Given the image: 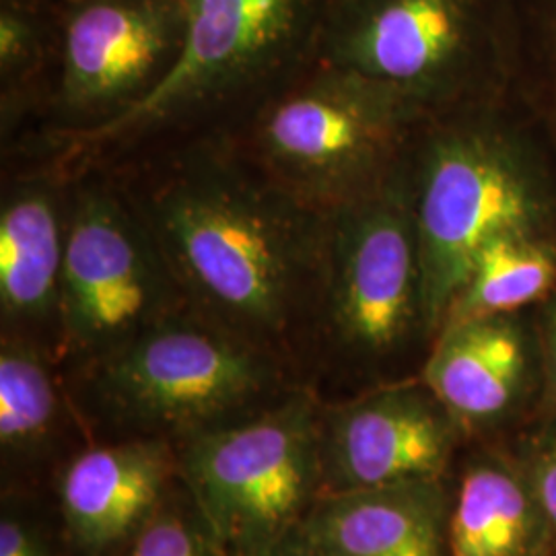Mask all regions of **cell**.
Wrapping results in <instances>:
<instances>
[{"label":"cell","mask_w":556,"mask_h":556,"mask_svg":"<svg viewBox=\"0 0 556 556\" xmlns=\"http://www.w3.org/2000/svg\"><path fill=\"white\" fill-rule=\"evenodd\" d=\"M516 91L556 144V0H517Z\"/></svg>","instance_id":"d6986e66"},{"label":"cell","mask_w":556,"mask_h":556,"mask_svg":"<svg viewBox=\"0 0 556 556\" xmlns=\"http://www.w3.org/2000/svg\"><path fill=\"white\" fill-rule=\"evenodd\" d=\"M556 542V417H536L507 438Z\"/></svg>","instance_id":"ffe728a7"},{"label":"cell","mask_w":556,"mask_h":556,"mask_svg":"<svg viewBox=\"0 0 556 556\" xmlns=\"http://www.w3.org/2000/svg\"><path fill=\"white\" fill-rule=\"evenodd\" d=\"M450 556H556L551 523L507 439L480 441L459 470Z\"/></svg>","instance_id":"5bb4252c"},{"label":"cell","mask_w":556,"mask_h":556,"mask_svg":"<svg viewBox=\"0 0 556 556\" xmlns=\"http://www.w3.org/2000/svg\"><path fill=\"white\" fill-rule=\"evenodd\" d=\"M538 334L544 353V374L546 388L542 410L538 417H556V289L534 307Z\"/></svg>","instance_id":"7402d4cb"},{"label":"cell","mask_w":556,"mask_h":556,"mask_svg":"<svg viewBox=\"0 0 556 556\" xmlns=\"http://www.w3.org/2000/svg\"><path fill=\"white\" fill-rule=\"evenodd\" d=\"M555 289L556 227L517 229L480 250L443 326L534 309Z\"/></svg>","instance_id":"e0dca14e"},{"label":"cell","mask_w":556,"mask_h":556,"mask_svg":"<svg viewBox=\"0 0 556 556\" xmlns=\"http://www.w3.org/2000/svg\"><path fill=\"white\" fill-rule=\"evenodd\" d=\"M254 556H326L319 553L318 548L301 534V530L295 528L289 534L277 540L275 544H270L268 548L260 551L258 555Z\"/></svg>","instance_id":"cb8c5ba5"},{"label":"cell","mask_w":556,"mask_h":556,"mask_svg":"<svg viewBox=\"0 0 556 556\" xmlns=\"http://www.w3.org/2000/svg\"><path fill=\"white\" fill-rule=\"evenodd\" d=\"M184 38L181 0H59L62 105L116 118L167 77Z\"/></svg>","instance_id":"30bf717a"},{"label":"cell","mask_w":556,"mask_h":556,"mask_svg":"<svg viewBox=\"0 0 556 556\" xmlns=\"http://www.w3.org/2000/svg\"><path fill=\"white\" fill-rule=\"evenodd\" d=\"M66 223L43 186H23L0 213V303L9 316L40 318L60 301Z\"/></svg>","instance_id":"2e32d148"},{"label":"cell","mask_w":556,"mask_h":556,"mask_svg":"<svg viewBox=\"0 0 556 556\" xmlns=\"http://www.w3.org/2000/svg\"><path fill=\"white\" fill-rule=\"evenodd\" d=\"M418 378L464 438H511L540 415L546 388L534 309L441 326Z\"/></svg>","instance_id":"8fae6325"},{"label":"cell","mask_w":556,"mask_h":556,"mask_svg":"<svg viewBox=\"0 0 556 556\" xmlns=\"http://www.w3.org/2000/svg\"><path fill=\"white\" fill-rule=\"evenodd\" d=\"M186 38L174 68L137 105L80 132L98 144L137 135L200 103L316 60L326 0H181Z\"/></svg>","instance_id":"52a82bcc"},{"label":"cell","mask_w":556,"mask_h":556,"mask_svg":"<svg viewBox=\"0 0 556 556\" xmlns=\"http://www.w3.org/2000/svg\"><path fill=\"white\" fill-rule=\"evenodd\" d=\"M268 365L238 337L184 319H160L108 355L105 396L130 417L192 427L260 396Z\"/></svg>","instance_id":"9c48e42d"},{"label":"cell","mask_w":556,"mask_h":556,"mask_svg":"<svg viewBox=\"0 0 556 556\" xmlns=\"http://www.w3.org/2000/svg\"><path fill=\"white\" fill-rule=\"evenodd\" d=\"M66 223L59 309L68 338L108 355L155 319L176 282L142 215L101 188L80 194Z\"/></svg>","instance_id":"ba28073f"},{"label":"cell","mask_w":556,"mask_h":556,"mask_svg":"<svg viewBox=\"0 0 556 556\" xmlns=\"http://www.w3.org/2000/svg\"><path fill=\"white\" fill-rule=\"evenodd\" d=\"M321 438L305 396L200 433L184 454V477L215 538L254 556L295 530L321 478Z\"/></svg>","instance_id":"8992f818"},{"label":"cell","mask_w":556,"mask_h":556,"mask_svg":"<svg viewBox=\"0 0 556 556\" xmlns=\"http://www.w3.org/2000/svg\"><path fill=\"white\" fill-rule=\"evenodd\" d=\"M464 433L422 379H397L338 406L324 425L330 493L445 478Z\"/></svg>","instance_id":"7c38bea8"},{"label":"cell","mask_w":556,"mask_h":556,"mask_svg":"<svg viewBox=\"0 0 556 556\" xmlns=\"http://www.w3.org/2000/svg\"><path fill=\"white\" fill-rule=\"evenodd\" d=\"M0 556H50L17 521L4 519L0 526Z\"/></svg>","instance_id":"603a6c76"},{"label":"cell","mask_w":556,"mask_h":556,"mask_svg":"<svg viewBox=\"0 0 556 556\" xmlns=\"http://www.w3.org/2000/svg\"><path fill=\"white\" fill-rule=\"evenodd\" d=\"M431 338L493 239L556 227V144L514 91L431 116L413 149Z\"/></svg>","instance_id":"7a4b0ae2"},{"label":"cell","mask_w":556,"mask_h":556,"mask_svg":"<svg viewBox=\"0 0 556 556\" xmlns=\"http://www.w3.org/2000/svg\"><path fill=\"white\" fill-rule=\"evenodd\" d=\"M142 219L174 280L241 330L280 332L301 289L324 280L328 213L268 176L190 161L161 184Z\"/></svg>","instance_id":"6da1fadb"},{"label":"cell","mask_w":556,"mask_h":556,"mask_svg":"<svg viewBox=\"0 0 556 556\" xmlns=\"http://www.w3.org/2000/svg\"><path fill=\"white\" fill-rule=\"evenodd\" d=\"M316 60L386 83L429 116L516 91L517 0H326Z\"/></svg>","instance_id":"3957f363"},{"label":"cell","mask_w":556,"mask_h":556,"mask_svg":"<svg viewBox=\"0 0 556 556\" xmlns=\"http://www.w3.org/2000/svg\"><path fill=\"white\" fill-rule=\"evenodd\" d=\"M128 556H211L202 538L174 514L149 517Z\"/></svg>","instance_id":"44dd1931"},{"label":"cell","mask_w":556,"mask_h":556,"mask_svg":"<svg viewBox=\"0 0 556 556\" xmlns=\"http://www.w3.org/2000/svg\"><path fill=\"white\" fill-rule=\"evenodd\" d=\"M56 415V390L40 355L4 342L0 353V439L23 447L40 439Z\"/></svg>","instance_id":"ac0fdd59"},{"label":"cell","mask_w":556,"mask_h":556,"mask_svg":"<svg viewBox=\"0 0 556 556\" xmlns=\"http://www.w3.org/2000/svg\"><path fill=\"white\" fill-rule=\"evenodd\" d=\"M160 443L132 441L89 450L73 459L60 482L66 523L87 551H103L149 519L169 477Z\"/></svg>","instance_id":"9a60e30c"},{"label":"cell","mask_w":556,"mask_h":556,"mask_svg":"<svg viewBox=\"0 0 556 556\" xmlns=\"http://www.w3.org/2000/svg\"><path fill=\"white\" fill-rule=\"evenodd\" d=\"M321 282L330 326L353 357L386 365L420 342L429 351L413 151L376 188L328 213Z\"/></svg>","instance_id":"5b68a950"},{"label":"cell","mask_w":556,"mask_h":556,"mask_svg":"<svg viewBox=\"0 0 556 556\" xmlns=\"http://www.w3.org/2000/svg\"><path fill=\"white\" fill-rule=\"evenodd\" d=\"M429 118L394 87L314 60L262 112L254 147L268 178L330 213L388 178Z\"/></svg>","instance_id":"277c9868"},{"label":"cell","mask_w":556,"mask_h":556,"mask_svg":"<svg viewBox=\"0 0 556 556\" xmlns=\"http://www.w3.org/2000/svg\"><path fill=\"white\" fill-rule=\"evenodd\" d=\"M452 501L445 478L328 493L299 530L326 556H450Z\"/></svg>","instance_id":"4fadbf2b"}]
</instances>
